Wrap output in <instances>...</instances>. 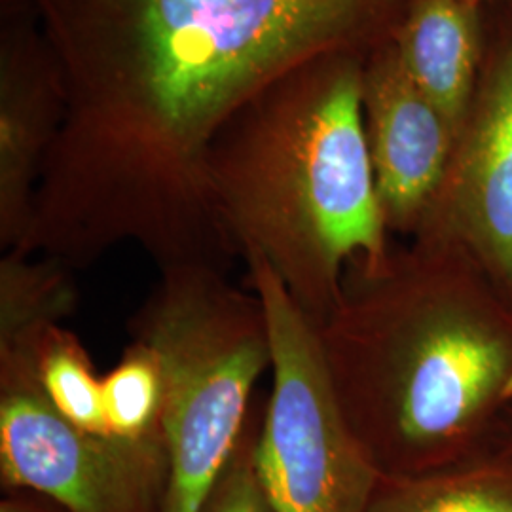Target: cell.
I'll list each match as a JSON object with an SVG mask.
<instances>
[{
    "mask_svg": "<svg viewBox=\"0 0 512 512\" xmlns=\"http://www.w3.org/2000/svg\"><path fill=\"white\" fill-rule=\"evenodd\" d=\"M169 461L160 439L95 435L65 420L37 372L0 376V478L65 512H162Z\"/></svg>",
    "mask_w": 512,
    "mask_h": 512,
    "instance_id": "cell-6",
    "label": "cell"
},
{
    "mask_svg": "<svg viewBox=\"0 0 512 512\" xmlns=\"http://www.w3.org/2000/svg\"><path fill=\"white\" fill-rule=\"evenodd\" d=\"M473 2H478V4H482V2H486V0H473Z\"/></svg>",
    "mask_w": 512,
    "mask_h": 512,
    "instance_id": "cell-18",
    "label": "cell"
},
{
    "mask_svg": "<svg viewBox=\"0 0 512 512\" xmlns=\"http://www.w3.org/2000/svg\"><path fill=\"white\" fill-rule=\"evenodd\" d=\"M0 512H65L54 501L42 497V501L23 497V495H10L2 499Z\"/></svg>",
    "mask_w": 512,
    "mask_h": 512,
    "instance_id": "cell-16",
    "label": "cell"
},
{
    "mask_svg": "<svg viewBox=\"0 0 512 512\" xmlns=\"http://www.w3.org/2000/svg\"><path fill=\"white\" fill-rule=\"evenodd\" d=\"M71 266L19 249L0 258V370L37 366L42 336L73 315L78 287Z\"/></svg>",
    "mask_w": 512,
    "mask_h": 512,
    "instance_id": "cell-11",
    "label": "cell"
},
{
    "mask_svg": "<svg viewBox=\"0 0 512 512\" xmlns=\"http://www.w3.org/2000/svg\"><path fill=\"white\" fill-rule=\"evenodd\" d=\"M65 114L63 80L31 0H0V247L27 238L42 165Z\"/></svg>",
    "mask_w": 512,
    "mask_h": 512,
    "instance_id": "cell-9",
    "label": "cell"
},
{
    "mask_svg": "<svg viewBox=\"0 0 512 512\" xmlns=\"http://www.w3.org/2000/svg\"><path fill=\"white\" fill-rule=\"evenodd\" d=\"M336 397L384 475L494 444L512 408V298L463 247L414 238L351 272L317 327Z\"/></svg>",
    "mask_w": 512,
    "mask_h": 512,
    "instance_id": "cell-2",
    "label": "cell"
},
{
    "mask_svg": "<svg viewBox=\"0 0 512 512\" xmlns=\"http://www.w3.org/2000/svg\"><path fill=\"white\" fill-rule=\"evenodd\" d=\"M247 268L272 338V393L255 448L272 512H368L382 471L340 406L317 327L264 262Z\"/></svg>",
    "mask_w": 512,
    "mask_h": 512,
    "instance_id": "cell-5",
    "label": "cell"
},
{
    "mask_svg": "<svg viewBox=\"0 0 512 512\" xmlns=\"http://www.w3.org/2000/svg\"><path fill=\"white\" fill-rule=\"evenodd\" d=\"M368 512H512V456L492 446L423 473H382Z\"/></svg>",
    "mask_w": 512,
    "mask_h": 512,
    "instance_id": "cell-12",
    "label": "cell"
},
{
    "mask_svg": "<svg viewBox=\"0 0 512 512\" xmlns=\"http://www.w3.org/2000/svg\"><path fill=\"white\" fill-rule=\"evenodd\" d=\"M262 412L253 408L238 446L202 512H272L256 475L255 448Z\"/></svg>",
    "mask_w": 512,
    "mask_h": 512,
    "instance_id": "cell-15",
    "label": "cell"
},
{
    "mask_svg": "<svg viewBox=\"0 0 512 512\" xmlns=\"http://www.w3.org/2000/svg\"><path fill=\"white\" fill-rule=\"evenodd\" d=\"M368 50L315 57L256 93L220 129L209 186L236 255L264 262L319 327L351 272L393 253L363 116Z\"/></svg>",
    "mask_w": 512,
    "mask_h": 512,
    "instance_id": "cell-3",
    "label": "cell"
},
{
    "mask_svg": "<svg viewBox=\"0 0 512 512\" xmlns=\"http://www.w3.org/2000/svg\"><path fill=\"white\" fill-rule=\"evenodd\" d=\"M480 6L473 0H406L393 31L406 71L458 131L482 76Z\"/></svg>",
    "mask_w": 512,
    "mask_h": 512,
    "instance_id": "cell-10",
    "label": "cell"
},
{
    "mask_svg": "<svg viewBox=\"0 0 512 512\" xmlns=\"http://www.w3.org/2000/svg\"><path fill=\"white\" fill-rule=\"evenodd\" d=\"M414 238L463 247L512 298V38L482 71L446 177Z\"/></svg>",
    "mask_w": 512,
    "mask_h": 512,
    "instance_id": "cell-7",
    "label": "cell"
},
{
    "mask_svg": "<svg viewBox=\"0 0 512 512\" xmlns=\"http://www.w3.org/2000/svg\"><path fill=\"white\" fill-rule=\"evenodd\" d=\"M162 374L154 353L131 340L120 361L103 376L105 418L112 437L164 439Z\"/></svg>",
    "mask_w": 512,
    "mask_h": 512,
    "instance_id": "cell-14",
    "label": "cell"
},
{
    "mask_svg": "<svg viewBox=\"0 0 512 512\" xmlns=\"http://www.w3.org/2000/svg\"><path fill=\"white\" fill-rule=\"evenodd\" d=\"M65 114L19 251L84 270L137 245L160 270L236 256L209 186L220 129L315 57L393 37L406 0H31Z\"/></svg>",
    "mask_w": 512,
    "mask_h": 512,
    "instance_id": "cell-1",
    "label": "cell"
},
{
    "mask_svg": "<svg viewBox=\"0 0 512 512\" xmlns=\"http://www.w3.org/2000/svg\"><path fill=\"white\" fill-rule=\"evenodd\" d=\"M494 446L509 452L512 456V408L507 412V416L501 421L497 435H495Z\"/></svg>",
    "mask_w": 512,
    "mask_h": 512,
    "instance_id": "cell-17",
    "label": "cell"
},
{
    "mask_svg": "<svg viewBox=\"0 0 512 512\" xmlns=\"http://www.w3.org/2000/svg\"><path fill=\"white\" fill-rule=\"evenodd\" d=\"M37 380L65 420L88 433L110 435L103 378L97 376L88 349L73 330L59 325L42 336L37 346Z\"/></svg>",
    "mask_w": 512,
    "mask_h": 512,
    "instance_id": "cell-13",
    "label": "cell"
},
{
    "mask_svg": "<svg viewBox=\"0 0 512 512\" xmlns=\"http://www.w3.org/2000/svg\"><path fill=\"white\" fill-rule=\"evenodd\" d=\"M128 330L162 374L169 461L162 512H202L251 418L256 382L272 370L262 300L217 266H171L160 270Z\"/></svg>",
    "mask_w": 512,
    "mask_h": 512,
    "instance_id": "cell-4",
    "label": "cell"
},
{
    "mask_svg": "<svg viewBox=\"0 0 512 512\" xmlns=\"http://www.w3.org/2000/svg\"><path fill=\"white\" fill-rule=\"evenodd\" d=\"M363 116L385 226L412 238L446 177L459 131L406 71L393 37L366 54Z\"/></svg>",
    "mask_w": 512,
    "mask_h": 512,
    "instance_id": "cell-8",
    "label": "cell"
}]
</instances>
